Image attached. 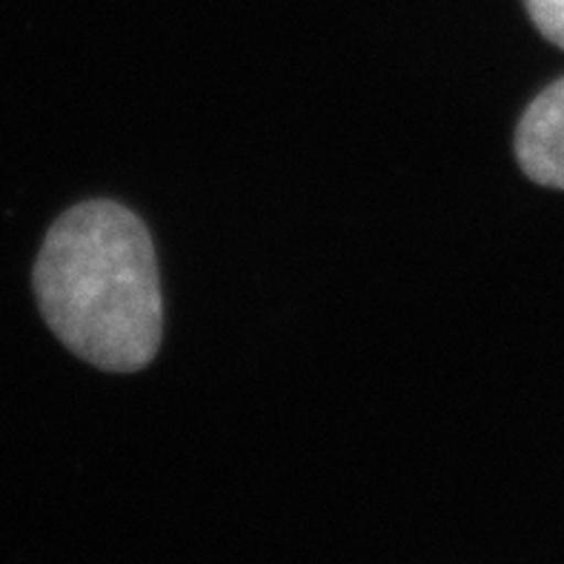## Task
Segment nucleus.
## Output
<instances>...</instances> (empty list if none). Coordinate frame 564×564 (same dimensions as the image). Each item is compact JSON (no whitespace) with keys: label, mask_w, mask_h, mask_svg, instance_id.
Wrapping results in <instances>:
<instances>
[{"label":"nucleus","mask_w":564,"mask_h":564,"mask_svg":"<svg viewBox=\"0 0 564 564\" xmlns=\"http://www.w3.org/2000/svg\"><path fill=\"white\" fill-rule=\"evenodd\" d=\"M530 21L558 50H564V0H524Z\"/></svg>","instance_id":"7ed1b4c3"},{"label":"nucleus","mask_w":564,"mask_h":564,"mask_svg":"<svg viewBox=\"0 0 564 564\" xmlns=\"http://www.w3.org/2000/svg\"><path fill=\"white\" fill-rule=\"evenodd\" d=\"M516 155L528 178L564 189V78L524 109L516 129Z\"/></svg>","instance_id":"f03ea898"},{"label":"nucleus","mask_w":564,"mask_h":564,"mask_svg":"<svg viewBox=\"0 0 564 564\" xmlns=\"http://www.w3.org/2000/svg\"><path fill=\"white\" fill-rule=\"evenodd\" d=\"M35 293L52 333L100 370H143L161 347L164 304L152 238L121 204L86 200L52 224Z\"/></svg>","instance_id":"f257e3e1"}]
</instances>
